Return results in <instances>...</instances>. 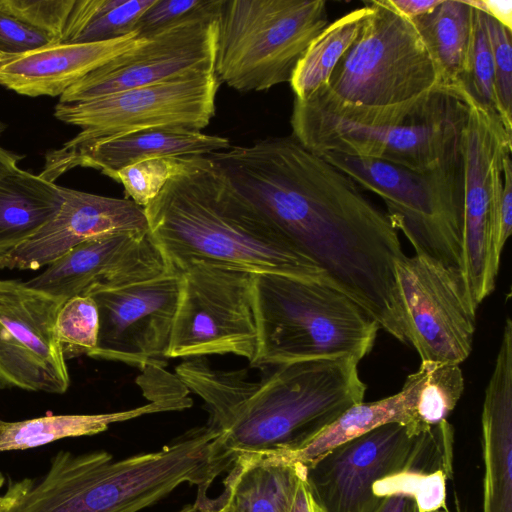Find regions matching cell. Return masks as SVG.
Masks as SVG:
<instances>
[{
	"label": "cell",
	"instance_id": "4",
	"mask_svg": "<svg viewBox=\"0 0 512 512\" xmlns=\"http://www.w3.org/2000/svg\"><path fill=\"white\" fill-rule=\"evenodd\" d=\"M211 438L192 428L160 450L114 460L105 450H61L47 471L9 479L0 512H138L183 483L210 482Z\"/></svg>",
	"mask_w": 512,
	"mask_h": 512
},
{
	"label": "cell",
	"instance_id": "20",
	"mask_svg": "<svg viewBox=\"0 0 512 512\" xmlns=\"http://www.w3.org/2000/svg\"><path fill=\"white\" fill-rule=\"evenodd\" d=\"M230 148L222 136L183 128H152L115 137L80 140L73 137L45 155L42 178L55 182L76 167L99 170L112 178L121 169L159 157L204 156Z\"/></svg>",
	"mask_w": 512,
	"mask_h": 512
},
{
	"label": "cell",
	"instance_id": "32",
	"mask_svg": "<svg viewBox=\"0 0 512 512\" xmlns=\"http://www.w3.org/2000/svg\"><path fill=\"white\" fill-rule=\"evenodd\" d=\"M442 472L426 473L416 468H406L386 476L373 485V494L380 499L394 495L411 497L419 512L447 509L446 480Z\"/></svg>",
	"mask_w": 512,
	"mask_h": 512
},
{
	"label": "cell",
	"instance_id": "23",
	"mask_svg": "<svg viewBox=\"0 0 512 512\" xmlns=\"http://www.w3.org/2000/svg\"><path fill=\"white\" fill-rule=\"evenodd\" d=\"M424 370L410 374L398 393L369 403H358L300 448L255 458L257 460L307 465L336 446L379 426L398 423L412 436L423 433L417 420V401Z\"/></svg>",
	"mask_w": 512,
	"mask_h": 512
},
{
	"label": "cell",
	"instance_id": "12",
	"mask_svg": "<svg viewBox=\"0 0 512 512\" xmlns=\"http://www.w3.org/2000/svg\"><path fill=\"white\" fill-rule=\"evenodd\" d=\"M220 81L197 74L55 107V117L78 126L80 140L115 137L152 128L200 131L215 115Z\"/></svg>",
	"mask_w": 512,
	"mask_h": 512
},
{
	"label": "cell",
	"instance_id": "19",
	"mask_svg": "<svg viewBox=\"0 0 512 512\" xmlns=\"http://www.w3.org/2000/svg\"><path fill=\"white\" fill-rule=\"evenodd\" d=\"M148 230L144 208L132 200L64 187V200L58 212L29 239L1 255L0 269L37 270L85 241Z\"/></svg>",
	"mask_w": 512,
	"mask_h": 512
},
{
	"label": "cell",
	"instance_id": "46",
	"mask_svg": "<svg viewBox=\"0 0 512 512\" xmlns=\"http://www.w3.org/2000/svg\"><path fill=\"white\" fill-rule=\"evenodd\" d=\"M178 512H207V511L202 510L196 503H194V504L184 506Z\"/></svg>",
	"mask_w": 512,
	"mask_h": 512
},
{
	"label": "cell",
	"instance_id": "48",
	"mask_svg": "<svg viewBox=\"0 0 512 512\" xmlns=\"http://www.w3.org/2000/svg\"><path fill=\"white\" fill-rule=\"evenodd\" d=\"M446 510V509H444ZM444 510L432 511V512H444Z\"/></svg>",
	"mask_w": 512,
	"mask_h": 512
},
{
	"label": "cell",
	"instance_id": "5",
	"mask_svg": "<svg viewBox=\"0 0 512 512\" xmlns=\"http://www.w3.org/2000/svg\"><path fill=\"white\" fill-rule=\"evenodd\" d=\"M366 4L357 38L303 102L358 124H401L425 113L444 87L413 23L386 0Z\"/></svg>",
	"mask_w": 512,
	"mask_h": 512
},
{
	"label": "cell",
	"instance_id": "17",
	"mask_svg": "<svg viewBox=\"0 0 512 512\" xmlns=\"http://www.w3.org/2000/svg\"><path fill=\"white\" fill-rule=\"evenodd\" d=\"M180 288L179 272L91 295L99 312L94 359L118 361L139 369L165 365Z\"/></svg>",
	"mask_w": 512,
	"mask_h": 512
},
{
	"label": "cell",
	"instance_id": "33",
	"mask_svg": "<svg viewBox=\"0 0 512 512\" xmlns=\"http://www.w3.org/2000/svg\"><path fill=\"white\" fill-rule=\"evenodd\" d=\"M190 163V156L159 157L131 164L120 171L114 180L121 183L127 197L145 208L174 176L182 173Z\"/></svg>",
	"mask_w": 512,
	"mask_h": 512
},
{
	"label": "cell",
	"instance_id": "15",
	"mask_svg": "<svg viewBox=\"0 0 512 512\" xmlns=\"http://www.w3.org/2000/svg\"><path fill=\"white\" fill-rule=\"evenodd\" d=\"M220 0L153 35L90 72L60 97L59 103L99 97L197 74L215 73L217 13Z\"/></svg>",
	"mask_w": 512,
	"mask_h": 512
},
{
	"label": "cell",
	"instance_id": "25",
	"mask_svg": "<svg viewBox=\"0 0 512 512\" xmlns=\"http://www.w3.org/2000/svg\"><path fill=\"white\" fill-rule=\"evenodd\" d=\"M63 200L64 187L19 167L0 179V256L42 228Z\"/></svg>",
	"mask_w": 512,
	"mask_h": 512
},
{
	"label": "cell",
	"instance_id": "21",
	"mask_svg": "<svg viewBox=\"0 0 512 512\" xmlns=\"http://www.w3.org/2000/svg\"><path fill=\"white\" fill-rule=\"evenodd\" d=\"M135 33L95 43H59L0 58V85L18 94L61 96L84 76L136 46Z\"/></svg>",
	"mask_w": 512,
	"mask_h": 512
},
{
	"label": "cell",
	"instance_id": "36",
	"mask_svg": "<svg viewBox=\"0 0 512 512\" xmlns=\"http://www.w3.org/2000/svg\"><path fill=\"white\" fill-rule=\"evenodd\" d=\"M75 0H0V8L52 35L61 43Z\"/></svg>",
	"mask_w": 512,
	"mask_h": 512
},
{
	"label": "cell",
	"instance_id": "10",
	"mask_svg": "<svg viewBox=\"0 0 512 512\" xmlns=\"http://www.w3.org/2000/svg\"><path fill=\"white\" fill-rule=\"evenodd\" d=\"M180 288L167 358L234 354L251 364L258 333L253 275L207 261L179 270Z\"/></svg>",
	"mask_w": 512,
	"mask_h": 512
},
{
	"label": "cell",
	"instance_id": "22",
	"mask_svg": "<svg viewBox=\"0 0 512 512\" xmlns=\"http://www.w3.org/2000/svg\"><path fill=\"white\" fill-rule=\"evenodd\" d=\"M483 512H512V322L507 317L482 409Z\"/></svg>",
	"mask_w": 512,
	"mask_h": 512
},
{
	"label": "cell",
	"instance_id": "38",
	"mask_svg": "<svg viewBox=\"0 0 512 512\" xmlns=\"http://www.w3.org/2000/svg\"><path fill=\"white\" fill-rule=\"evenodd\" d=\"M52 35L0 8V54L16 56L59 44Z\"/></svg>",
	"mask_w": 512,
	"mask_h": 512
},
{
	"label": "cell",
	"instance_id": "28",
	"mask_svg": "<svg viewBox=\"0 0 512 512\" xmlns=\"http://www.w3.org/2000/svg\"><path fill=\"white\" fill-rule=\"evenodd\" d=\"M369 11L365 3L328 24L311 42L290 80L294 99L307 100L327 82L336 64L357 38Z\"/></svg>",
	"mask_w": 512,
	"mask_h": 512
},
{
	"label": "cell",
	"instance_id": "2",
	"mask_svg": "<svg viewBox=\"0 0 512 512\" xmlns=\"http://www.w3.org/2000/svg\"><path fill=\"white\" fill-rule=\"evenodd\" d=\"M350 357L273 366L260 381L246 370L212 368L205 357L188 358L176 376L209 412L214 479L241 459L296 450L363 402L366 385Z\"/></svg>",
	"mask_w": 512,
	"mask_h": 512
},
{
	"label": "cell",
	"instance_id": "34",
	"mask_svg": "<svg viewBox=\"0 0 512 512\" xmlns=\"http://www.w3.org/2000/svg\"><path fill=\"white\" fill-rule=\"evenodd\" d=\"M475 9V8H474ZM462 90L485 110L498 114L492 55L481 11L475 9L468 76ZM500 118V117H499Z\"/></svg>",
	"mask_w": 512,
	"mask_h": 512
},
{
	"label": "cell",
	"instance_id": "14",
	"mask_svg": "<svg viewBox=\"0 0 512 512\" xmlns=\"http://www.w3.org/2000/svg\"><path fill=\"white\" fill-rule=\"evenodd\" d=\"M395 273L409 343L421 362L465 361L472 351L477 307L463 275L419 251L402 254Z\"/></svg>",
	"mask_w": 512,
	"mask_h": 512
},
{
	"label": "cell",
	"instance_id": "27",
	"mask_svg": "<svg viewBox=\"0 0 512 512\" xmlns=\"http://www.w3.org/2000/svg\"><path fill=\"white\" fill-rule=\"evenodd\" d=\"M303 466L238 460L229 469L222 495L236 512H290Z\"/></svg>",
	"mask_w": 512,
	"mask_h": 512
},
{
	"label": "cell",
	"instance_id": "9",
	"mask_svg": "<svg viewBox=\"0 0 512 512\" xmlns=\"http://www.w3.org/2000/svg\"><path fill=\"white\" fill-rule=\"evenodd\" d=\"M467 109L462 90L444 88L425 113L407 122L364 125L294 99L291 135L318 155L342 153L424 171L461 151Z\"/></svg>",
	"mask_w": 512,
	"mask_h": 512
},
{
	"label": "cell",
	"instance_id": "41",
	"mask_svg": "<svg viewBox=\"0 0 512 512\" xmlns=\"http://www.w3.org/2000/svg\"><path fill=\"white\" fill-rule=\"evenodd\" d=\"M403 17L413 20L432 12L441 0H386Z\"/></svg>",
	"mask_w": 512,
	"mask_h": 512
},
{
	"label": "cell",
	"instance_id": "13",
	"mask_svg": "<svg viewBox=\"0 0 512 512\" xmlns=\"http://www.w3.org/2000/svg\"><path fill=\"white\" fill-rule=\"evenodd\" d=\"M427 431L412 436L398 423L379 426L305 465V479L321 512H375L384 499L376 481L406 468L427 471Z\"/></svg>",
	"mask_w": 512,
	"mask_h": 512
},
{
	"label": "cell",
	"instance_id": "26",
	"mask_svg": "<svg viewBox=\"0 0 512 512\" xmlns=\"http://www.w3.org/2000/svg\"><path fill=\"white\" fill-rule=\"evenodd\" d=\"M474 11L467 0H441L432 12L410 20L426 45L444 88L462 89L465 85Z\"/></svg>",
	"mask_w": 512,
	"mask_h": 512
},
{
	"label": "cell",
	"instance_id": "47",
	"mask_svg": "<svg viewBox=\"0 0 512 512\" xmlns=\"http://www.w3.org/2000/svg\"><path fill=\"white\" fill-rule=\"evenodd\" d=\"M315 512H321V511L319 510V508L316 506V504H315Z\"/></svg>",
	"mask_w": 512,
	"mask_h": 512
},
{
	"label": "cell",
	"instance_id": "1",
	"mask_svg": "<svg viewBox=\"0 0 512 512\" xmlns=\"http://www.w3.org/2000/svg\"><path fill=\"white\" fill-rule=\"evenodd\" d=\"M212 169L329 283L409 343L395 262L397 230L346 174L292 135L205 155Z\"/></svg>",
	"mask_w": 512,
	"mask_h": 512
},
{
	"label": "cell",
	"instance_id": "6",
	"mask_svg": "<svg viewBox=\"0 0 512 512\" xmlns=\"http://www.w3.org/2000/svg\"><path fill=\"white\" fill-rule=\"evenodd\" d=\"M258 333L253 367L350 357L372 349L378 323L325 281L282 274L253 275Z\"/></svg>",
	"mask_w": 512,
	"mask_h": 512
},
{
	"label": "cell",
	"instance_id": "30",
	"mask_svg": "<svg viewBox=\"0 0 512 512\" xmlns=\"http://www.w3.org/2000/svg\"><path fill=\"white\" fill-rule=\"evenodd\" d=\"M424 370L417 401V420L422 432L447 420L463 391L458 364L422 361Z\"/></svg>",
	"mask_w": 512,
	"mask_h": 512
},
{
	"label": "cell",
	"instance_id": "45",
	"mask_svg": "<svg viewBox=\"0 0 512 512\" xmlns=\"http://www.w3.org/2000/svg\"><path fill=\"white\" fill-rule=\"evenodd\" d=\"M209 512H236L229 501L221 494L210 501Z\"/></svg>",
	"mask_w": 512,
	"mask_h": 512
},
{
	"label": "cell",
	"instance_id": "39",
	"mask_svg": "<svg viewBox=\"0 0 512 512\" xmlns=\"http://www.w3.org/2000/svg\"><path fill=\"white\" fill-rule=\"evenodd\" d=\"M512 231V163L511 154L504 160L503 186L496 206L495 247L501 257L503 248Z\"/></svg>",
	"mask_w": 512,
	"mask_h": 512
},
{
	"label": "cell",
	"instance_id": "40",
	"mask_svg": "<svg viewBox=\"0 0 512 512\" xmlns=\"http://www.w3.org/2000/svg\"><path fill=\"white\" fill-rule=\"evenodd\" d=\"M475 9L491 16L509 30H512V1L510 0H467Z\"/></svg>",
	"mask_w": 512,
	"mask_h": 512
},
{
	"label": "cell",
	"instance_id": "3",
	"mask_svg": "<svg viewBox=\"0 0 512 512\" xmlns=\"http://www.w3.org/2000/svg\"><path fill=\"white\" fill-rule=\"evenodd\" d=\"M144 210L151 235L176 270L191 261H207L254 275L330 284L312 261L225 185L205 155L190 156L188 167Z\"/></svg>",
	"mask_w": 512,
	"mask_h": 512
},
{
	"label": "cell",
	"instance_id": "44",
	"mask_svg": "<svg viewBox=\"0 0 512 512\" xmlns=\"http://www.w3.org/2000/svg\"><path fill=\"white\" fill-rule=\"evenodd\" d=\"M23 158V155L16 154L0 146V179L18 167V163Z\"/></svg>",
	"mask_w": 512,
	"mask_h": 512
},
{
	"label": "cell",
	"instance_id": "16",
	"mask_svg": "<svg viewBox=\"0 0 512 512\" xmlns=\"http://www.w3.org/2000/svg\"><path fill=\"white\" fill-rule=\"evenodd\" d=\"M66 299L0 279V388L64 394L70 376L56 333Z\"/></svg>",
	"mask_w": 512,
	"mask_h": 512
},
{
	"label": "cell",
	"instance_id": "43",
	"mask_svg": "<svg viewBox=\"0 0 512 512\" xmlns=\"http://www.w3.org/2000/svg\"><path fill=\"white\" fill-rule=\"evenodd\" d=\"M375 512H419L414 499L404 495L384 498Z\"/></svg>",
	"mask_w": 512,
	"mask_h": 512
},
{
	"label": "cell",
	"instance_id": "50",
	"mask_svg": "<svg viewBox=\"0 0 512 512\" xmlns=\"http://www.w3.org/2000/svg\"><path fill=\"white\" fill-rule=\"evenodd\" d=\"M2 57V55L0 54V58Z\"/></svg>",
	"mask_w": 512,
	"mask_h": 512
},
{
	"label": "cell",
	"instance_id": "51",
	"mask_svg": "<svg viewBox=\"0 0 512 512\" xmlns=\"http://www.w3.org/2000/svg\"><path fill=\"white\" fill-rule=\"evenodd\" d=\"M207 512H209V510Z\"/></svg>",
	"mask_w": 512,
	"mask_h": 512
},
{
	"label": "cell",
	"instance_id": "35",
	"mask_svg": "<svg viewBox=\"0 0 512 512\" xmlns=\"http://www.w3.org/2000/svg\"><path fill=\"white\" fill-rule=\"evenodd\" d=\"M482 14L493 61L498 114L505 129L512 134V30Z\"/></svg>",
	"mask_w": 512,
	"mask_h": 512
},
{
	"label": "cell",
	"instance_id": "7",
	"mask_svg": "<svg viewBox=\"0 0 512 512\" xmlns=\"http://www.w3.org/2000/svg\"><path fill=\"white\" fill-rule=\"evenodd\" d=\"M324 0H220L215 74L241 93L290 82L328 25Z\"/></svg>",
	"mask_w": 512,
	"mask_h": 512
},
{
	"label": "cell",
	"instance_id": "31",
	"mask_svg": "<svg viewBox=\"0 0 512 512\" xmlns=\"http://www.w3.org/2000/svg\"><path fill=\"white\" fill-rule=\"evenodd\" d=\"M57 338L65 360L87 355L96 349L99 312L94 299L76 295L65 300L56 318Z\"/></svg>",
	"mask_w": 512,
	"mask_h": 512
},
{
	"label": "cell",
	"instance_id": "42",
	"mask_svg": "<svg viewBox=\"0 0 512 512\" xmlns=\"http://www.w3.org/2000/svg\"><path fill=\"white\" fill-rule=\"evenodd\" d=\"M305 472L304 465L294 492L290 512H315V503L305 479Z\"/></svg>",
	"mask_w": 512,
	"mask_h": 512
},
{
	"label": "cell",
	"instance_id": "49",
	"mask_svg": "<svg viewBox=\"0 0 512 512\" xmlns=\"http://www.w3.org/2000/svg\"><path fill=\"white\" fill-rule=\"evenodd\" d=\"M444 512H449V511L446 509V510H444Z\"/></svg>",
	"mask_w": 512,
	"mask_h": 512
},
{
	"label": "cell",
	"instance_id": "18",
	"mask_svg": "<svg viewBox=\"0 0 512 512\" xmlns=\"http://www.w3.org/2000/svg\"><path fill=\"white\" fill-rule=\"evenodd\" d=\"M172 269L150 231L122 232L85 241L26 283L68 299L119 289Z\"/></svg>",
	"mask_w": 512,
	"mask_h": 512
},
{
	"label": "cell",
	"instance_id": "8",
	"mask_svg": "<svg viewBox=\"0 0 512 512\" xmlns=\"http://www.w3.org/2000/svg\"><path fill=\"white\" fill-rule=\"evenodd\" d=\"M320 156L383 199L391 224L405 235L415 252H423L463 275L462 149L439 166L424 171L342 153Z\"/></svg>",
	"mask_w": 512,
	"mask_h": 512
},
{
	"label": "cell",
	"instance_id": "11",
	"mask_svg": "<svg viewBox=\"0 0 512 512\" xmlns=\"http://www.w3.org/2000/svg\"><path fill=\"white\" fill-rule=\"evenodd\" d=\"M462 92L468 106L462 132V272L478 307L493 292L499 270L495 216L503 186L504 160L512 150V134L499 116L485 110L464 90Z\"/></svg>",
	"mask_w": 512,
	"mask_h": 512
},
{
	"label": "cell",
	"instance_id": "29",
	"mask_svg": "<svg viewBox=\"0 0 512 512\" xmlns=\"http://www.w3.org/2000/svg\"><path fill=\"white\" fill-rule=\"evenodd\" d=\"M155 0H75L61 43H95L134 33Z\"/></svg>",
	"mask_w": 512,
	"mask_h": 512
},
{
	"label": "cell",
	"instance_id": "24",
	"mask_svg": "<svg viewBox=\"0 0 512 512\" xmlns=\"http://www.w3.org/2000/svg\"><path fill=\"white\" fill-rule=\"evenodd\" d=\"M137 408L100 414L46 415L22 421L0 420V453L36 448L70 437L90 436L106 431L111 424L143 415L190 408V397L153 396Z\"/></svg>",
	"mask_w": 512,
	"mask_h": 512
},
{
	"label": "cell",
	"instance_id": "37",
	"mask_svg": "<svg viewBox=\"0 0 512 512\" xmlns=\"http://www.w3.org/2000/svg\"><path fill=\"white\" fill-rule=\"evenodd\" d=\"M212 0H155L136 22L139 38L153 36L206 9Z\"/></svg>",
	"mask_w": 512,
	"mask_h": 512
}]
</instances>
